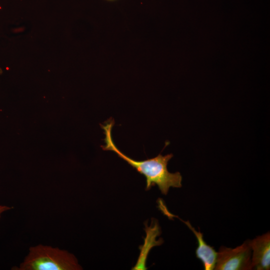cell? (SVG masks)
I'll use <instances>...</instances> for the list:
<instances>
[{
  "label": "cell",
  "instance_id": "52a82bcc",
  "mask_svg": "<svg viewBox=\"0 0 270 270\" xmlns=\"http://www.w3.org/2000/svg\"><path fill=\"white\" fill-rule=\"evenodd\" d=\"M2 68H0V75L2 74Z\"/></svg>",
  "mask_w": 270,
  "mask_h": 270
},
{
  "label": "cell",
  "instance_id": "6da1fadb",
  "mask_svg": "<svg viewBox=\"0 0 270 270\" xmlns=\"http://www.w3.org/2000/svg\"><path fill=\"white\" fill-rule=\"evenodd\" d=\"M114 124V120H110L105 124L101 125L105 134L106 144L101 146L103 150L115 152L138 172L144 175L146 179V190L157 185L161 192L166 195L170 187H182L180 174L179 172L172 173L168 170V164L173 156L172 154L162 156L160 154L156 157L143 160H136L130 158L118 148L112 140V130Z\"/></svg>",
  "mask_w": 270,
  "mask_h": 270
},
{
  "label": "cell",
  "instance_id": "ba28073f",
  "mask_svg": "<svg viewBox=\"0 0 270 270\" xmlns=\"http://www.w3.org/2000/svg\"><path fill=\"white\" fill-rule=\"evenodd\" d=\"M110 0V1L111 0V1H112V0Z\"/></svg>",
  "mask_w": 270,
  "mask_h": 270
},
{
  "label": "cell",
  "instance_id": "277c9868",
  "mask_svg": "<svg viewBox=\"0 0 270 270\" xmlns=\"http://www.w3.org/2000/svg\"><path fill=\"white\" fill-rule=\"evenodd\" d=\"M252 253V268L268 270L270 268V234L266 232L249 240Z\"/></svg>",
  "mask_w": 270,
  "mask_h": 270
},
{
  "label": "cell",
  "instance_id": "8992f818",
  "mask_svg": "<svg viewBox=\"0 0 270 270\" xmlns=\"http://www.w3.org/2000/svg\"><path fill=\"white\" fill-rule=\"evenodd\" d=\"M12 208L4 206V205H0V218L2 216V214L5 212L10 210Z\"/></svg>",
  "mask_w": 270,
  "mask_h": 270
},
{
  "label": "cell",
  "instance_id": "3957f363",
  "mask_svg": "<svg viewBox=\"0 0 270 270\" xmlns=\"http://www.w3.org/2000/svg\"><path fill=\"white\" fill-rule=\"evenodd\" d=\"M252 268V250L249 240L235 248L222 246L217 252L215 270H248Z\"/></svg>",
  "mask_w": 270,
  "mask_h": 270
},
{
  "label": "cell",
  "instance_id": "7a4b0ae2",
  "mask_svg": "<svg viewBox=\"0 0 270 270\" xmlns=\"http://www.w3.org/2000/svg\"><path fill=\"white\" fill-rule=\"evenodd\" d=\"M75 256L58 248L38 244L29 248L28 252L18 270H80Z\"/></svg>",
  "mask_w": 270,
  "mask_h": 270
},
{
  "label": "cell",
  "instance_id": "5b68a950",
  "mask_svg": "<svg viewBox=\"0 0 270 270\" xmlns=\"http://www.w3.org/2000/svg\"><path fill=\"white\" fill-rule=\"evenodd\" d=\"M182 221L191 230L197 239L198 246L196 250V257L202 262L204 269L205 270L214 269L217 252L213 247L206 242L202 233L200 231H196L188 221Z\"/></svg>",
  "mask_w": 270,
  "mask_h": 270
}]
</instances>
